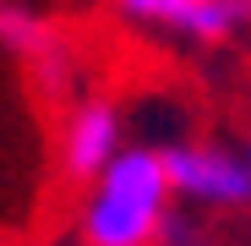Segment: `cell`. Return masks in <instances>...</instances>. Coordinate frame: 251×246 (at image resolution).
Here are the masks:
<instances>
[{
    "mask_svg": "<svg viewBox=\"0 0 251 246\" xmlns=\"http://www.w3.org/2000/svg\"><path fill=\"white\" fill-rule=\"evenodd\" d=\"M235 11H240V22L251 27V0H235Z\"/></svg>",
    "mask_w": 251,
    "mask_h": 246,
    "instance_id": "cell-7",
    "label": "cell"
},
{
    "mask_svg": "<svg viewBox=\"0 0 251 246\" xmlns=\"http://www.w3.org/2000/svg\"><path fill=\"white\" fill-rule=\"evenodd\" d=\"M240 159H246V181H251V132H246V142H240Z\"/></svg>",
    "mask_w": 251,
    "mask_h": 246,
    "instance_id": "cell-6",
    "label": "cell"
},
{
    "mask_svg": "<svg viewBox=\"0 0 251 246\" xmlns=\"http://www.w3.org/2000/svg\"><path fill=\"white\" fill-rule=\"evenodd\" d=\"M170 175L153 142H126L88 181L76 208L82 246H153L158 219L170 214Z\"/></svg>",
    "mask_w": 251,
    "mask_h": 246,
    "instance_id": "cell-1",
    "label": "cell"
},
{
    "mask_svg": "<svg viewBox=\"0 0 251 246\" xmlns=\"http://www.w3.org/2000/svg\"><path fill=\"white\" fill-rule=\"evenodd\" d=\"M126 142H131L126 137V109L115 99H104V93L71 99L66 120H60V175L88 186Z\"/></svg>",
    "mask_w": 251,
    "mask_h": 246,
    "instance_id": "cell-4",
    "label": "cell"
},
{
    "mask_svg": "<svg viewBox=\"0 0 251 246\" xmlns=\"http://www.w3.org/2000/svg\"><path fill=\"white\" fill-rule=\"evenodd\" d=\"M164 175H170V197L180 208H207V214H240L251 208V181L240 142L224 137H170L158 142Z\"/></svg>",
    "mask_w": 251,
    "mask_h": 246,
    "instance_id": "cell-2",
    "label": "cell"
},
{
    "mask_svg": "<svg viewBox=\"0 0 251 246\" xmlns=\"http://www.w3.org/2000/svg\"><path fill=\"white\" fill-rule=\"evenodd\" d=\"M0 50H11L50 93H66L76 82V50L60 38V27L44 11L22 6V0H0Z\"/></svg>",
    "mask_w": 251,
    "mask_h": 246,
    "instance_id": "cell-5",
    "label": "cell"
},
{
    "mask_svg": "<svg viewBox=\"0 0 251 246\" xmlns=\"http://www.w3.org/2000/svg\"><path fill=\"white\" fill-rule=\"evenodd\" d=\"M120 27L175 50H219L246 27L235 0H109Z\"/></svg>",
    "mask_w": 251,
    "mask_h": 246,
    "instance_id": "cell-3",
    "label": "cell"
}]
</instances>
